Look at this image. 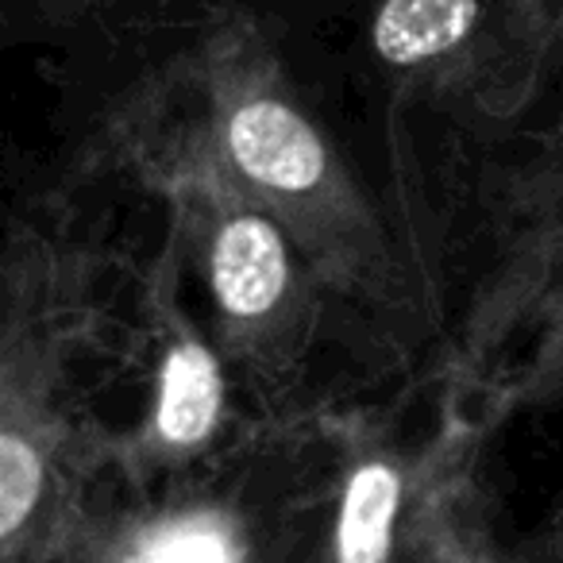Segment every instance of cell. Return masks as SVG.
I'll return each mask as SVG.
<instances>
[{"instance_id":"6da1fadb","label":"cell","mask_w":563,"mask_h":563,"mask_svg":"<svg viewBox=\"0 0 563 563\" xmlns=\"http://www.w3.org/2000/svg\"><path fill=\"white\" fill-rule=\"evenodd\" d=\"M166 120L194 128L286 228L336 309L383 332L421 321L429 255L413 228L363 186L247 4L209 35Z\"/></svg>"},{"instance_id":"7a4b0ae2","label":"cell","mask_w":563,"mask_h":563,"mask_svg":"<svg viewBox=\"0 0 563 563\" xmlns=\"http://www.w3.org/2000/svg\"><path fill=\"white\" fill-rule=\"evenodd\" d=\"M124 170L166 197L170 228L209 290L212 336L228 371L255 386L290 383L336 301L286 228L181 120L147 135Z\"/></svg>"},{"instance_id":"3957f363","label":"cell","mask_w":563,"mask_h":563,"mask_svg":"<svg viewBox=\"0 0 563 563\" xmlns=\"http://www.w3.org/2000/svg\"><path fill=\"white\" fill-rule=\"evenodd\" d=\"M247 0H0L4 51L43 55L78 166L124 170L163 128L220 20Z\"/></svg>"},{"instance_id":"277c9868","label":"cell","mask_w":563,"mask_h":563,"mask_svg":"<svg viewBox=\"0 0 563 563\" xmlns=\"http://www.w3.org/2000/svg\"><path fill=\"white\" fill-rule=\"evenodd\" d=\"M97 255L12 212L0 263V540L40 521L66 437V386L93 347Z\"/></svg>"},{"instance_id":"5b68a950","label":"cell","mask_w":563,"mask_h":563,"mask_svg":"<svg viewBox=\"0 0 563 563\" xmlns=\"http://www.w3.org/2000/svg\"><path fill=\"white\" fill-rule=\"evenodd\" d=\"M367 63L401 104L509 124L563 70V0H367Z\"/></svg>"},{"instance_id":"8992f818","label":"cell","mask_w":563,"mask_h":563,"mask_svg":"<svg viewBox=\"0 0 563 563\" xmlns=\"http://www.w3.org/2000/svg\"><path fill=\"white\" fill-rule=\"evenodd\" d=\"M478 243L475 282L444 344L452 386L475 383L563 294V112L532 155L494 178Z\"/></svg>"},{"instance_id":"52a82bcc","label":"cell","mask_w":563,"mask_h":563,"mask_svg":"<svg viewBox=\"0 0 563 563\" xmlns=\"http://www.w3.org/2000/svg\"><path fill=\"white\" fill-rule=\"evenodd\" d=\"M186 266V247L170 228L147 290V336L155 340L158 360L151 413L143 424V452L158 463H178L205 452L228 409V363L217 336L197 329L194 317L181 309L178 286Z\"/></svg>"},{"instance_id":"ba28073f","label":"cell","mask_w":563,"mask_h":563,"mask_svg":"<svg viewBox=\"0 0 563 563\" xmlns=\"http://www.w3.org/2000/svg\"><path fill=\"white\" fill-rule=\"evenodd\" d=\"M104 563H251V544L232 506L197 498L128 525Z\"/></svg>"},{"instance_id":"9c48e42d","label":"cell","mask_w":563,"mask_h":563,"mask_svg":"<svg viewBox=\"0 0 563 563\" xmlns=\"http://www.w3.org/2000/svg\"><path fill=\"white\" fill-rule=\"evenodd\" d=\"M406 506V467L386 448H367L347 467L332 529V563H390Z\"/></svg>"},{"instance_id":"30bf717a","label":"cell","mask_w":563,"mask_h":563,"mask_svg":"<svg viewBox=\"0 0 563 563\" xmlns=\"http://www.w3.org/2000/svg\"><path fill=\"white\" fill-rule=\"evenodd\" d=\"M529 336L532 340L521 367L498 390V406L506 413L552 406V401L563 398V294L548 306V313L540 317V324Z\"/></svg>"},{"instance_id":"8fae6325","label":"cell","mask_w":563,"mask_h":563,"mask_svg":"<svg viewBox=\"0 0 563 563\" xmlns=\"http://www.w3.org/2000/svg\"><path fill=\"white\" fill-rule=\"evenodd\" d=\"M298 9H347V4H367V0H290Z\"/></svg>"},{"instance_id":"7c38bea8","label":"cell","mask_w":563,"mask_h":563,"mask_svg":"<svg viewBox=\"0 0 563 563\" xmlns=\"http://www.w3.org/2000/svg\"><path fill=\"white\" fill-rule=\"evenodd\" d=\"M560 540H563V525H560Z\"/></svg>"}]
</instances>
